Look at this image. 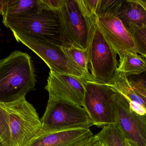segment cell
<instances>
[{"instance_id": "1", "label": "cell", "mask_w": 146, "mask_h": 146, "mask_svg": "<svg viewBox=\"0 0 146 146\" xmlns=\"http://www.w3.org/2000/svg\"><path fill=\"white\" fill-rule=\"evenodd\" d=\"M36 82L33 64L29 55L13 51L0 60V103H8L26 97Z\"/></svg>"}, {"instance_id": "2", "label": "cell", "mask_w": 146, "mask_h": 146, "mask_svg": "<svg viewBox=\"0 0 146 146\" xmlns=\"http://www.w3.org/2000/svg\"><path fill=\"white\" fill-rule=\"evenodd\" d=\"M0 106L7 115L10 146H27L42 132L41 119L25 97L11 103H0Z\"/></svg>"}, {"instance_id": "3", "label": "cell", "mask_w": 146, "mask_h": 146, "mask_svg": "<svg viewBox=\"0 0 146 146\" xmlns=\"http://www.w3.org/2000/svg\"><path fill=\"white\" fill-rule=\"evenodd\" d=\"M44 133L72 129H90L92 121L84 108L49 96L45 112L41 119Z\"/></svg>"}, {"instance_id": "4", "label": "cell", "mask_w": 146, "mask_h": 146, "mask_svg": "<svg viewBox=\"0 0 146 146\" xmlns=\"http://www.w3.org/2000/svg\"><path fill=\"white\" fill-rule=\"evenodd\" d=\"M89 68L94 81L110 83L117 72V54L97 22L91 28L87 50Z\"/></svg>"}, {"instance_id": "5", "label": "cell", "mask_w": 146, "mask_h": 146, "mask_svg": "<svg viewBox=\"0 0 146 146\" xmlns=\"http://www.w3.org/2000/svg\"><path fill=\"white\" fill-rule=\"evenodd\" d=\"M56 13L60 29L62 47H73L87 50L91 24L82 14L76 0H62L60 8Z\"/></svg>"}, {"instance_id": "6", "label": "cell", "mask_w": 146, "mask_h": 146, "mask_svg": "<svg viewBox=\"0 0 146 146\" xmlns=\"http://www.w3.org/2000/svg\"><path fill=\"white\" fill-rule=\"evenodd\" d=\"M3 22L13 32L24 33L60 45V23L56 12L35 9L20 16L4 19Z\"/></svg>"}, {"instance_id": "7", "label": "cell", "mask_w": 146, "mask_h": 146, "mask_svg": "<svg viewBox=\"0 0 146 146\" xmlns=\"http://www.w3.org/2000/svg\"><path fill=\"white\" fill-rule=\"evenodd\" d=\"M83 107L93 126L103 128L115 123V92L110 86L86 80Z\"/></svg>"}, {"instance_id": "8", "label": "cell", "mask_w": 146, "mask_h": 146, "mask_svg": "<svg viewBox=\"0 0 146 146\" xmlns=\"http://www.w3.org/2000/svg\"><path fill=\"white\" fill-rule=\"evenodd\" d=\"M115 92V124L127 140L137 146H146V115H139L132 111L127 99Z\"/></svg>"}, {"instance_id": "9", "label": "cell", "mask_w": 146, "mask_h": 146, "mask_svg": "<svg viewBox=\"0 0 146 146\" xmlns=\"http://www.w3.org/2000/svg\"><path fill=\"white\" fill-rule=\"evenodd\" d=\"M13 33L17 42L22 43L40 57L49 67L50 72L74 75L60 45L24 33Z\"/></svg>"}, {"instance_id": "10", "label": "cell", "mask_w": 146, "mask_h": 146, "mask_svg": "<svg viewBox=\"0 0 146 146\" xmlns=\"http://www.w3.org/2000/svg\"><path fill=\"white\" fill-rule=\"evenodd\" d=\"M86 81L72 75L50 71L45 89L49 96L83 107Z\"/></svg>"}, {"instance_id": "11", "label": "cell", "mask_w": 146, "mask_h": 146, "mask_svg": "<svg viewBox=\"0 0 146 146\" xmlns=\"http://www.w3.org/2000/svg\"><path fill=\"white\" fill-rule=\"evenodd\" d=\"M97 23L120 59L127 54L138 55L132 35L116 15L109 13L98 16Z\"/></svg>"}, {"instance_id": "12", "label": "cell", "mask_w": 146, "mask_h": 146, "mask_svg": "<svg viewBox=\"0 0 146 146\" xmlns=\"http://www.w3.org/2000/svg\"><path fill=\"white\" fill-rule=\"evenodd\" d=\"M90 129H79L40 134L27 146H76L93 135Z\"/></svg>"}, {"instance_id": "13", "label": "cell", "mask_w": 146, "mask_h": 146, "mask_svg": "<svg viewBox=\"0 0 146 146\" xmlns=\"http://www.w3.org/2000/svg\"><path fill=\"white\" fill-rule=\"evenodd\" d=\"M61 48L74 75L86 80L94 81L89 71L87 51L73 47L61 46Z\"/></svg>"}, {"instance_id": "14", "label": "cell", "mask_w": 146, "mask_h": 146, "mask_svg": "<svg viewBox=\"0 0 146 146\" xmlns=\"http://www.w3.org/2000/svg\"><path fill=\"white\" fill-rule=\"evenodd\" d=\"M116 15L126 28L130 25H146V13L134 0H123Z\"/></svg>"}, {"instance_id": "15", "label": "cell", "mask_w": 146, "mask_h": 146, "mask_svg": "<svg viewBox=\"0 0 146 146\" xmlns=\"http://www.w3.org/2000/svg\"><path fill=\"white\" fill-rule=\"evenodd\" d=\"M38 9V0L0 1V14L3 19L17 17Z\"/></svg>"}, {"instance_id": "16", "label": "cell", "mask_w": 146, "mask_h": 146, "mask_svg": "<svg viewBox=\"0 0 146 146\" xmlns=\"http://www.w3.org/2000/svg\"><path fill=\"white\" fill-rule=\"evenodd\" d=\"M117 71L127 76L139 74L146 71V59L140 55L127 54L119 60Z\"/></svg>"}, {"instance_id": "17", "label": "cell", "mask_w": 146, "mask_h": 146, "mask_svg": "<svg viewBox=\"0 0 146 146\" xmlns=\"http://www.w3.org/2000/svg\"><path fill=\"white\" fill-rule=\"evenodd\" d=\"M95 136L105 146H128V141L115 124L106 126Z\"/></svg>"}, {"instance_id": "18", "label": "cell", "mask_w": 146, "mask_h": 146, "mask_svg": "<svg viewBox=\"0 0 146 146\" xmlns=\"http://www.w3.org/2000/svg\"><path fill=\"white\" fill-rule=\"evenodd\" d=\"M126 29L133 37L137 54L146 59V25H130Z\"/></svg>"}, {"instance_id": "19", "label": "cell", "mask_w": 146, "mask_h": 146, "mask_svg": "<svg viewBox=\"0 0 146 146\" xmlns=\"http://www.w3.org/2000/svg\"><path fill=\"white\" fill-rule=\"evenodd\" d=\"M83 16L91 24L97 22V10L99 0H76Z\"/></svg>"}, {"instance_id": "20", "label": "cell", "mask_w": 146, "mask_h": 146, "mask_svg": "<svg viewBox=\"0 0 146 146\" xmlns=\"http://www.w3.org/2000/svg\"><path fill=\"white\" fill-rule=\"evenodd\" d=\"M123 0H99L97 16L106 14H116Z\"/></svg>"}, {"instance_id": "21", "label": "cell", "mask_w": 146, "mask_h": 146, "mask_svg": "<svg viewBox=\"0 0 146 146\" xmlns=\"http://www.w3.org/2000/svg\"><path fill=\"white\" fill-rule=\"evenodd\" d=\"M0 138L3 146H10V133L7 115L3 109L0 106Z\"/></svg>"}, {"instance_id": "22", "label": "cell", "mask_w": 146, "mask_h": 146, "mask_svg": "<svg viewBox=\"0 0 146 146\" xmlns=\"http://www.w3.org/2000/svg\"><path fill=\"white\" fill-rule=\"evenodd\" d=\"M62 3V0H38V10L56 12Z\"/></svg>"}, {"instance_id": "23", "label": "cell", "mask_w": 146, "mask_h": 146, "mask_svg": "<svg viewBox=\"0 0 146 146\" xmlns=\"http://www.w3.org/2000/svg\"><path fill=\"white\" fill-rule=\"evenodd\" d=\"M129 84L135 93L141 99L146 109V88L140 83L133 80L129 79Z\"/></svg>"}, {"instance_id": "24", "label": "cell", "mask_w": 146, "mask_h": 146, "mask_svg": "<svg viewBox=\"0 0 146 146\" xmlns=\"http://www.w3.org/2000/svg\"><path fill=\"white\" fill-rule=\"evenodd\" d=\"M127 77L129 79L138 81L146 88V71L139 74L129 75Z\"/></svg>"}, {"instance_id": "25", "label": "cell", "mask_w": 146, "mask_h": 146, "mask_svg": "<svg viewBox=\"0 0 146 146\" xmlns=\"http://www.w3.org/2000/svg\"><path fill=\"white\" fill-rule=\"evenodd\" d=\"M95 139L94 135H92L87 138L85 140L76 146H90Z\"/></svg>"}, {"instance_id": "26", "label": "cell", "mask_w": 146, "mask_h": 146, "mask_svg": "<svg viewBox=\"0 0 146 146\" xmlns=\"http://www.w3.org/2000/svg\"><path fill=\"white\" fill-rule=\"evenodd\" d=\"M95 136V135H94ZM90 146H105L103 143L95 136V139Z\"/></svg>"}, {"instance_id": "27", "label": "cell", "mask_w": 146, "mask_h": 146, "mask_svg": "<svg viewBox=\"0 0 146 146\" xmlns=\"http://www.w3.org/2000/svg\"><path fill=\"white\" fill-rule=\"evenodd\" d=\"M136 3L139 4L146 13V0H134Z\"/></svg>"}, {"instance_id": "28", "label": "cell", "mask_w": 146, "mask_h": 146, "mask_svg": "<svg viewBox=\"0 0 146 146\" xmlns=\"http://www.w3.org/2000/svg\"><path fill=\"white\" fill-rule=\"evenodd\" d=\"M128 141V146H137L136 144L132 141Z\"/></svg>"}, {"instance_id": "29", "label": "cell", "mask_w": 146, "mask_h": 146, "mask_svg": "<svg viewBox=\"0 0 146 146\" xmlns=\"http://www.w3.org/2000/svg\"><path fill=\"white\" fill-rule=\"evenodd\" d=\"M0 146H3L2 141L1 139V138H0Z\"/></svg>"}]
</instances>
